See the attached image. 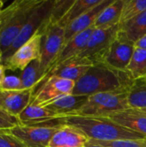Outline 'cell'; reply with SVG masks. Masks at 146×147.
<instances>
[{
    "label": "cell",
    "instance_id": "22",
    "mask_svg": "<svg viewBox=\"0 0 146 147\" xmlns=\"http://www.w3.org/2000/svg\"><path fill=\"white\" fill-rule=\"evenodd\" d=\"M102 0H75L67 13L58 22V24L63 28H65V27L71 22L89 11L94 6L97 5Z\"/></svg>",
    "mask_w": 146,
    "mask_h": 147
},
{
    "label": "cell",
    "instance_id": "5",
    "mask_svg": "<svg viewBox=\"0 0 146 147\" xmlns=\"http://www.w3.org/2000/svg\"><path fill=\"white\" fill-rule=\"evenodd\" d=\"M55 0H40L34 8L26 24L18 34L11 47L2 55V62H5L21 46L41 31L49 22Z\"/></svg>",
    "mask_w": 146,
    "mask_h": 147
},
{
    "label": "cell",
    "instance_id": "32",
    "mask_svg": "<svg viewBox=\"0 0 146 147\" xmlns=\"http://www.w3.org/2000/svg\"><path fill=\"white\" fill-rule=\"evenodd\" d=\"M4 78H5V67L1 63L0 64V87H1V84L3 83V80Z\"/></svg>",
    "mask_w": 146,
    "mask_h": 147
},
{
    "label": "cell",
    "instance_id": "1",
    "mask_svg": "<svg viewBox=\"0 0 146 147\" xmlns=\"http://www.w3.org/2000/svg\"><path fill=\"white\" fill-rule=\"evenodd\" d=\"M135 83L126 71H119L101 62L94 64L75 83L72 95L90 96L99 93L130 91Z\"/></svg>",
    "mask_w": 146,
    "mask_h": 147
},
{
    "label": "cell",
    "instance_id": "27",
    "mask_svg": "<svg viewBox=\"0 0 146 147\" xmlns=\"http://www.w3.org/2000/svg\"><path fill=\"white\" fill-rule=\"evenodd\" d=\"M74 1L75 0H55L50 22L58 23L67 13Z\"/></svg>",
    "mask_w": 146,
    "mask_h": 147
},
{
    "label": "cell",
    "instance_id": "30",
    "mask_svg": "<svg viewBox=\"0 0 146 147\" xmlns=\"http://www.w3.org/2000/svg\"><path fill=\"white\" fill-rule=\"evenodd\" d=\"M0 147H26L9 131H0Z\"/></svg>",
    "mask_w": 146,
    "mask_h": 147
},
{
    "label": "cell",
    "instance_id": "28",
    "mask_svg": "<svg viewBox=\"0 0 146 147\" xmlns=\"http://www.w3.org/2000/svg\"><path fill=\"white\" fill-rule=\"evenodd\" d=\"M20 124L18 117L13 116L0 107V131H9Z\"/></svg>",
    "mask_w": 146,
    "mask_h": 147
},
{
    "label": "cell",
    "instance_id": "3",
    "mask_svg": "<svg viewBox=\"0 0 146 147\" xmlns=\"http://www.w3.org/2000/svg\"><path fill=\"white\" fill-rule=\"evenodd\" d=\"M40 0H16L0 12L2 55L11 47Z\"/></svg>",
    "mask_w": 146,
    "mask_h": 147
},
{
    "label": "cell",
    "instance_id": "38",
    "mask_svg": "<svg viewBox=\"0 0 146 147\" xmlns=\"http://www.w3.org/2000/svg\"><path fill=\"white\" fill-rule=\"evenodd\" d=\"M1 62H2V59H1V58H0V64H1Z\"/></svg>",
    "mask_w": 146,
    "mask_h": 147
},
{
    "label": "cell",
    "instance_id": "15",
    "mask_svg": "<svg viewBox=\"0 0 146 147\" xmlns=\"http://www.w3.org/2000/svg\"><path fill=\"white\" fill-rule=\"evenodd\" d=\"M94 28H95L94 27L90 28H89V29H87V30H85V31L77 34L76 36L71 38L69 41H67L64 45L63 48L61 49L60 53H59V55L57 56V58L55 59L53 63L52 64L50 69L47 71V74L52 70H53L54 68L59 66L60 64L65 62V60H67L69 59H71L73 57L80 55L82 53V52L84 50V48L86 47L88 40H89V39L90 37Z\"/></svg>",
    "mask_w": 146,
    "mask_h": 147
},
{
    "label": "cell",
    "instance_id": "4",
    "mask_svg": "<svg viewBox=\"0 0 146 147\" xmlns=\"http://www.w3.org/2000/svg\"><path fill=\"white\" fill-rule=\"evenodd\" d=\"M128 94L129 91H115L90 96L75 115L108 117L117 112L131 109Z\"/></svg>",
    "mask_w": 146,
    "mask_h": 147
},
{
    "label": "cell",
    "instance_id": "9",
    "mask_svg": "<svg viewBox=\"0 0 146 147\" xmlns=\"http://www.w3.org/2000/svg\"><path fill=\"white\" fill-rule=\"evenodd\" d=\"M59 128L19 124L9 132L26 147H48L51 139Z\"/></svg>",
    "mask_w": 146,
    "mask_h": 147
},
{
    "label": "cell",
    "instance_id": "36",
    "mask_svg": "<svg viewBox=\"0 0 146 147\" xmlns=\"http://www.w3.org/2000/svg\"><path fill=\"white\" fill-rule=\"evenodd\" d=\"M1 96H2V91L0 90V107H1Z\"/></svg>",
    "mask_w": 146,
    "mask_h": 147
},
{
    "label": "cell",
    "instance_id": "6",
    "mask_svg": "<svg viewBox=\"0 0 146 147\" xmlns=\"http://www.w3.org/2000/svg\"><path fill=\"white\" fill-rule=\"evenodd\" d=\"M41 32L42 39L40 46V69L42 82L52 64L63 48L65 40V28H63L58 23H53L50 21L41 30Z\"/></svg>",
    "mask_w": 146,
    "mask_h": 147
},
{
    "label": "cell",
    "instance_id": "7",
    "mask_svg": "<svg viewBox=\"0 0 146 147\" xmlns=\"http://www.w3.org/2000/svg\"><path fill=\"white\" fill-rule=\"evenodd\" d=\"M120 29V24L108 28H94L86 47L79 56L89 59L94 64L102 62Z\"/></svg>",
    "mask_w": 146,
    "mask_h": 147
},
{
    "label": "cell",
    "instance_id": "18",
    "mask_svg": "<svg viewBox=\"0 0 146 147\" xmlns=\"http://www.w3.org/2000/svg\"><path fill=\"white\" fill-rule=\"evenodd\" d=\"M108 118L124 127L146 137V115L138 111L136 109H128L117 112Z\"/></svg>",
    "mask_w": 146,
    "mask_h": 147
},
{
    "label": "cell",
    "instance_id": "12",
    "mask_svg": "<svg viewBox=\"0 0 146 147\" xmlns=\"http://www.w3.org/2000/svg\"><path fill=\"white\" fill-rule=\"evenodd\" d=\"M93 65L94 63L88 58L81 57L79 55L73 57L71 59L65 60L59 66L52 70L46 76L41 84L51 76H57L61 78L74 81L76 83L93 66Z\"/></svg>",
    "mask_w": 146,
    "mask_h": 147
},
{
    "label": "cell",
    "instance_id": "17",
    "mask_svg": "<svg viewBox=\"0 0 146 147\" xmlns=\"http://www.w3.org/2000/svg\"><path fill=\"white\" fill-rule=\"evenodd\" d=\"M88 97L89 96L76 95L63 96L42 107H46L59 116L65 118L67 116L75 115L77 112L79 111L80 109L85 104Z\"/></svg>",
    "mask_w": 146,
    "mask_h": 147
},
{
    "label": "cell",
    "instance_id": "11",
    "mask_svg": "<svg viewBox=\"0 0 146 147\" xmlns=\"http://www.w3.org/2000/svg\"><path fill=\"white\" fill-rule=\"evenodd\" d=\"M134 49V43L122 34L120 29L118 35L112 42L102 62L114 69L126 71Z\"/></svg>",
    "mask_w": 146,
    "mask_h": 147
},
{
    "label": "cell",
    "instance_id": "35",
    "mask_svg": "<svg viewBox=\"0 0 146 147\" xmlns=\"http://www.w3.org/2000/svg\"><path fill=\"white\" fill-rule=\"evenodd\" d=\"M3 1L0 0V12L3 10Z\"/></svg>",
    "mask_w": 146,
    "mask_h": 147
},
{
    "label": "cell",
    "instance_id": "16",
    "mask_svg": "<svg viewBox=\"0 0 146 147\" xmlns=\"http://www.w3.org/2000/svg\"><path fill=\"white\" fill-rule=\"evenodd\" d=\"M89 138L79 129L64 125L51 139L48 147H85Z\"/></svg>",
    "mask_w": 146,
    "mask_h": 147
},
{
    "label": "cell",
    "instance_id": "31",
    "mask_svg": "<svg viewBox=\"0 0 146 147\" xmlns=\"http://www.w3.org/2000/svg\"><path fill=\"white\" fill-rule=\"evenodd\" d=\"M134 47L136 48H140V49L146 50V34L144 35L143 37H141L140 39H139L134 43Z\"/></svg>",
    "mask_w": 146,
    "mask_h": 147
},
{
    "label": "cell",
    "instance_id": "37",
    "mask_svg": "<svg viewBox=\"0 0 146 147\" xmlns=\"http://www.w3.org/2000/svg\"><path fill=\"white\" fill-rule=\"evenodd\" d=\"M0 58L2 59V52H1V48H0Z\"/></svg>",
    "mask_w": 146,
    "mask_h": 147
},
{
    "label": "cell",
    "instance_id": "8",
    "mask_svg": "<svg viewBox=\"0 0 146 147\" xmlns=\"http://www.w3.org/2000/svg\"><path fill=\"white\" fill-rule=\"evenodd\" d=\"M74 87V81L61 78L57 76H51L38 87V90L34 91L30 104L45 106L63 96L72 95Z\"/></svg>",
    "mask_w": 146,
    "mask_h": 147
},
{
    "label": "cell",
    "instance_id": "24",
    "mask_svg": "<svg viewBox=\"0 0 146 147\" xmlns=\"http://www.w3.org/2000/svg\"><path fill=\"white\" fill-rule=\"evenodd\" d=\"M146 10V0H125L121 11L120 24L135 18Z\"/></svg>",
    "mask_w": 146,
    "mask_h": 147
},
{
    "label": "cell",
    "instance_id": "23",
    "mask_svg": "<svg viewBox=\"0 0 146 147\" xmlns=\"http://www.w3.org/2000/svg\"><path fill=\"white\" fill-rule=\"evenodd\" d=\"M20 78L23 90H34L39 86L41 82V75L40 69V60L31 62L21 73Z\"/></svg>",
    "mask_w": 146,
    "mask_h": 147
},
{
    "label": "cell",
    "instance_id": "2",
    "mask_svg": "<svg viewBox=\"0 0 146 147\" xmlns=\"http://www.w3.org/2000/svg\"><path fill=\"white\" fill-rule=\"evenodd\" d=\"M65 125L82 131L89 140L114 141L122 140L144 139L145 136L124 127L108 117L71 115L64 118Z\"/></svg>",
    "mask_w": 146,
    "mask_h": 147
},
{
    "label": "cell",
    "instance_id": "25",
    "mask_svg": "<svg viewBox=\"0 0 146 147\" xmlns=\"http://www.w3.org/2000/svg\"><path fill=\"white\" fill-rule=\"evenodd\" d=\"M131 109H146V81H137L128 94Z\"/></svg>",
    "mask_w": 146,
    "mask_h": 147
},
{
    "label": "cell",
    "instance_id": "10",
    "mask_svg": "<svg viewBox=\"0 0 146 147\" xmlns=\"http://www.w3.org/2000/svg\"><path fill=\"white\" fill-rule=\"evenodd\" d=\"M42 32L40 31L30 40L21 46L4 63L5 69L9 71H23L31 62L40 58Z\"/></svg>",
    "mask_w": 146,
    "mask_h": 147
},
{
    "label": "cell",
    "instance_id": "19",
    "mask_svg": "<svg viewBox=\"0 0 146 147\" xmlns=\"http://www.w3.org/2000/svg\"><path fill=\"white\" fill-rule=\"evenodd\" d=\"M124 2L125 0H114L98 16L94 23V28H108L120 24Z\"/></svg>",
    "mask_w": 146,
    "mask_h": 147
},
{
    "label": "cell",
    "instance_id": "20",
    "mask_svg": "<svg viewBox=\"0 0 146 147\" xmlns=\"http://www.w3.org/2000/svg\"><path fill=\"white\" fill-rule=\"evenodd\" d=\"M120 33L135 43L146 34V10L131 21L120 24Z\"/></svg>",
    "mask_w": 146,
    "mask_h": 147
},
{
    "label": "cell",
    "instance_id": "34",
    "mask_svg": "<svg viewBox=\"0 0 146 147\" xmlns=\"http://www.w3.org/2000/svg\"><path fill=\"white\" fill-rule=\"evenodd\" d=\"M138 111H139L140 113L144 114L145 115H146V109H136Z\"/></svg>",
    "mask_w": 146,
    "mask_h": 147
},
{
    "label": "cell",
    "instance_id": "26",
    "mask_svg": "<svg viewBox=\"0 0 146 147\" xmlns=\"http://www.w3.org/2000/svg\"><path fill=\"white\" fill-rule=\"evenodd\" d=\"M89 142L103 147H146V138L138 140H122L114 141H98L89 140Z\"/></svg>",
    "mask_w": 146,
    "mask_h": 147
},
{
    "label": "cell",
    "instance_id": "33",
    "mask_svg": "<svg viewBox=\"0 0 146 147\" xmlns=\"http://www.w3.org/2000/svg\"><path fill=\"white\" fill-rule=\"evenodd\" d=\"M85 147H103V146H99V145H96V144H92V143L89 142V143L86 145V146Z\"/></svg>",
    "mask_w": 146,
    "mask_h": 147
},
{
    "label": "cell",
    "instance_id": "29",
    "mask_svg": "<svg viewBox=\"0 0 146 147\" xmlns=\"http://www.w3.org/2000/svg\"><path fill=\"white\" fill-rule=\"evenodd\" d=\"M23 90L20 77L5 76L0 87L1 91H15Z\"/></svg>",
    "mask_w": 146,
    "mask_h": 147
},
{
    "label": "cell",
    "instance_id": "13",
    "mask_svg": "<svg viewBox=\"0 0 146 147\" xmlns=\"http://www.w3.org/2000/svg\"><path fill=\"white\" fill-rule=\"evenodd\" d=\"M114 0H102L97 5L94 6L89 11L71 22L65 28V43L77 34L94 27V23L101 14V12L108 6Z\"/></svg>",
    "mask_w": 146,
    "mask_h": 147
},
{
    "label": "cell",
    "instance_id": "21",
    "mask_svg": "<svg viewBox=\"0 0 146 147\" xmlns=\"http://www.w3.org/2000/svg\"><path fill=\"white\" fill-rule=\"evenodd\" d=\"M126 71L135 82L146 80V50L135 47Z\"/></svg>",
    "mask_w": 146,
    "mask_h": 147
},
{
    "label": "cell",
    "instance_id": "14",
    "mask_svg": "<svg viewBox=\"0 0 146 147\" xmlns=\"http://www.w3.org/2000/svg\"><path fill=\"white\" fill-rule=\"evenodd\" d=\"M34 90L2 91L1 108L13 116L18 117L31 103Z\"/></svg>",
    "mask_w": 146,
    "mask_h": 147
},
{
    "label": "cell",
    "instance_id": "39",
    "mask_svg": "<svg viewBox=\"0 0 146 147\" xmlns=\"http://www.w3.org/2000/svg\"><path fill=\"white\" fill-rule=\"evenodd\" d=\"M145 81H146V80H145Z\"/></svg>",
    "mask_w": 146,
    "mask_h": 147
}]
</instances>
